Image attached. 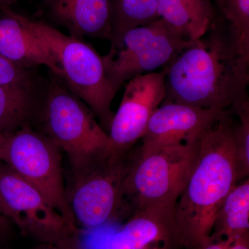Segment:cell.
<instances>
[{"label": "cell", "instance_id": "6da1fadb", "mask_svg": "<svg viewBox=\"0 0 249 249\" xmlns=\"http://www.w3.org/2000/svg\"><path fill=\"white\" fill-rule=\"evenodd\" d=\"M163 69V102L224 110L248 95L249 60L241 55L217 16L202 37Z\"/></svg>", "mask_w": 249, "mask_h": 249}, {"label": "cell", "instance_id": "7a4b0ae2", "mask_svg": "<svg viewBox=\"0 0 249 249\" xmlns=\"http://www.w3.org/2000/svg\"><path fill=\"white\" fill-rule=\"evenodd\" d=\"M230 108L201 134L199 158L174 209L181 246L197 249L209 239L214 216L238 182Z\"/></svg>", "mask_w": 249, "mask_h": 249}, {"label": "cell", "instance_id": "3957f363", "mask_svg": "<svg viewBox=\"0 0 249 249\" xmlns=\"http://www.w3.org/2000/svg\"><path fill=\"white\" fill-rule=\"evenodd\" d=\"M17 17L49 49L61 70L60 79L93 111L109 134L114 113L111 103L117 91L106 73L103 57L91 45L74 38L42 21Z\"/></svg>", "mask_w": 249, "mask_h": 249}, {"label": "cell", "instance_id": "277c9868", "mask_svg": "<svg viewBox=\"0 0 249 249\" xmlns=\"http://www.w3.org/2000/svg\"><path fill=\"white\" fill-rule=\"evenodd\" d=\"M139 149H109L76 169H71L67 201L75 222L87 228L101 227L129 211L124 197L126 178Z\"/></svg>", "mask_w": 249, "mask_h": 249}, {"label": "cell", "instance_id": "5b68a950", "mask_svg": "<svg viewBox=\"0 0 249 249\" xmlns=\"http://www.w3.org/2000/svg\"><path fill=\"white\" fill-rule=\"evenodd\" d=\"M201 135L143 154L139 150L124 186L132 214L143 208L175 206L199 158Z\"/></svg>", "mask_w": 249, "mask_h": 249}, {"label": "cell", "instance_id": "8992f818", "mask_svg": "<svg viewBox=\"0 0 249 249\" xmlns=\"http://www.w3.org/2000/svg\"><path fill=\"white\" fill-rule=\"evenodd\" d=\"M47 88L42 111L44 133L67 154L71 169L111 148L109 134L82 100L56 80Z\"/></svg>", "mask_w": 249, "mask_h": 249}, {"label": "cell", "instance_id": "52a82bcc", "mask_svg": "<svg viewBox=\"0 0 249 249\" xmlns=\"http://www.w3.org/2000/svg\"><path fill=\"white\" fill-rule=\"evenodd\" d=\"M60 148L45 133L25 126L6 138L1 161L36 188L78 231L67 201Z\"/></svg>", "mask_w": 249, "mask_h": 249}, {"label": "cell", "instance_id": "ba28073f", "mask_svg": "<svg viewBox=\"0 0 249 249\" xmlns=\"http://www.w3.org/2000/svg\"><path fill=\"white\" fill-rule=\"evenodd\" d=\"M193 42L185 40L160 18L129 29L102 56L108 78L118 92L134 77L164 68Z\"/></svg>", "mask_w": 249, "mask_h": 249}, {"label": "cell", "instance_id": "9c48e42d", "mask_svg": "<svg viewBox=\"0 0 249 249\" xmlns=\"http://www.w3.org/2000/svg\"><path fill=\"white\" fill-rule=\"evenodd\" d=\"M0 199L21 233L51 245L74 242L78 231L30 183L0 160Z\"/></svg>", "mask_w": 249, "mask_h": 249}, {"label": "cell", "instance_id": "30bf717a", "mask_svg": "<svg viewBox=\"0 0 249 249\" xmlns=\"http://www.w3.org/2000/svg\"><path fill=\"white\" fill-rule=\"evenodd\" d=\"M165 71L134 77L124 85V95L109 129L111 148L126 150L142 139L147 124L165 98Z\"/></svg>", "mask_w": 249, "mask_h": 249}, {"label": "cell", "instance_id": "8fae6325", "mask_svg": "<svg viewBox=\"0 0 249 249\" xmlns=\"http://www.w3.org/2000/svg\"><path fill=\"white\" fill-rule=\"evenodd\" d=\"M223 111L218 108L202 109L180 103H162L148 121L141 139L139 153L194 140L217 120Z\"/></svg>", "mask_w": 249, "mask_h": 249}, {"label": "cell", "instance_id": "7c38bea8", "mask_svg": "<svg viewBox=\"0 0 249 249\" xmlns=\"http://www.w3.org/2000/svg\"><path fill=\"white\" fill-rule=\"evenodd\" d=\"M175 206L137 210L112 236L108 249H175L180 247Z\"/></svg>", "mask_w": 249, "mask_h": 249}, {"label": "cell", "instance_id": "4fadbf2b", "mask_svg": "<svg viewBox=\"0 0 249 249\" xmlns=\"http://www.w3.org/2000/svg\"><path fill=\"white\" fill-rule=\"evenodd\" d=\"M45 17L74 38L111 39V0H42Z\"/></svg>", "mask_w": 249, "mask_h": 249}, {"label": "cell", "instance_id": "5bb4252c", "mask_svg": "<svg viewBox=\"0 0 249 249\" xmlns=\"http://www.w3.org/2000/svg\"><path fill=\"white\" fill-rule=\"evenodd\" d=\"M0 55L23 68L44 66L57 78L61 76V70L49 49L9 6L0 7Z\"/></svg>", "mask_w": 249, "mask_h": 249}, {"label": "cell", "instance_id": "9a60e30c", "mask_svg": "<svg viewBox=\"0 0 249 249\" xmlns=\"http://www.w3.org/2000/svg\"><path fill=\"white\" fill-rule=\"evenodd\" d=\"M157 9L160 19L189 41L202 37L217 16L212 0H157Z\"/></svg>", "mask_w": 249, "mask_h": 249}, {"label": "cell", "instance_id": "2e32d148", "mask_svg": "<svg viewBox=\"0 0 249 249\" xmlns=\"http://www.w3.org/2000/svg\"><path fill=\"white\" fill-rule=\"evenodd\" d=\"M37 80L25 84L0 85V134L9 136L31 125L38 107Z\"/></svg>", "mask_w": 249, "mask_h": 249}, {"label": "cell", "instance_id": "e0dca14e", "mask_svg": "<svg viewBox=\"0 0 249 249\" xmlns=\"http://www.w3.org/2000/svg\"><path fill=\"white\" fill-rule=\"evenodd\" d=\"M249 235V179L237 183L214 216L211 237L229 241Z\"/></svg>", "mask_w": 249, "mask_h": 249}, {"label": "cell", "instance_id": "ac0fdd59", "mask_svg": "<svg viewBox=\"0 0 249 249\" xmlns=\"http://www.w3.org/2000/svg\"><path fill=\"white\" fill-rule=\"evenodd\" d=\"M159 19L157 0H111V45L129 29Z\"/></svg>", "mask_w": 249, "mask_h": 249}, {"label": "cell", "instance_id": "d6986e66", "mask_svg": "<svg viewBox=\"0 0 249 249\" xmlns=\"http://www.w3.org/2000/svg\"><path fill=\"white\" fill-rule=\"evenodd\" d=\"M239 52L249 60V0H212Z\"/></svg>", "mask_w": 249, "mask_h": 249}, {"label": "cell", "instance_id": "ffe728a7", "mask_svg": "<svg viewBox=\"0 0 249 249\" xmlns=\"http://www.w3.org/2000/svg\"><path fill=\"white\" fill-rule=\"evenodd\" d=\"M237 119L234 124L235 158L238 181L249 175V99L248 95L237 100L231 106Z\"/></svg>", "mask_w": 249, "mask_h": 249}, {"label": "cell", "instance_id": "44dd1931", "mask_svg": "<svg viewBox=\"0 0 249 249\" xmlns=\"http://www.w3.org/2000/svg\"><path fill=\"white\" fill-rule=\"evenodd\" d=\"M36 80L32 70L23 68L0 55V85L25 84Z\"/></svg>", "mask_w": 249, "mask_h": 249}, {"label": "cell", "instance_id": "7402d4cb", "mask_svg": "<svg viewBox=\"0 0 249 249\" xmlns=\"http://www.w3.org/2000/svg\"><path fill=\"white\" fill-rule=\"evenodd\" d=\"M11 223L12 222L10 218L9 211L0 199V238L7 232Z\"/></svg>", "mask_w": 249, "mask_h": 249}, {"label": "cell", "instance_id": "603a6c76", "mask_svg": "<svg viewBox=\"0 0 249 249\" xmlns=\"http://www.w3.org/2000/svg\"><path fill=\"white\" fill-rule=\"evenodd\" d=\"M233 241L222 240L210 237L206 242L197 249H229Z\"/></svg>", "mask_w": 249, "mask_h": 249}, {"label": "cell", "instance_id": "cb8c5ba5", "mask_svg": "<svg viewBox=\"0 0 249 249\" xmlns=\"http://www.w3.org/2000/svg\"><path fill=\"white\" fill-rule=\"evenodd\" d=\"M229 249H249V235L236 239L232 242Z\"/></svg>", "mask_w": 249, "mask_h": 249}, {"label": "cell", "instance_id": "d4e9b609", "mask_svg": "<svg viewBox=\"0 0 249 249\" xmlns=\"http://www.w3.org/2000/svg\"><path fill=\"white\" fill-rule=\"evenodd\" d=\"M74 242L72 243L67 244L64 245H48L49 247L46 249H74L75 247L73 246Z\"/></svg>", "mask_w": 249, "mask_h": 249}, {"label": "cell", "instance_id": "484cf974", "mask_svg": "<svg viewBox=\"0 0 249 249\" xmlns=\"http://www.w3.org/2000/svg\"><path fill=\"white\" fill-rule=\"evenodd\" d=\"M9 136L1 135L0 134V160H1V155H2L3 150H4V147L5 142H6V138Z\"/></svg>", "mask_w": 249, "mask_h": 249}, {"label": "cell", "instance_id": "4316f807", "mask_svg": "<svg viewBox=\"0 0 249 249\" xmlns=\"http://www.w3.org/2000/svg\"><path fill=\"white\" fill-rule=\"evenodd\" d=\"M17 1L18 0H0V7H1V6H9V7H11V5Z\"/></svg>", "mask_w": 249, "mask_h": 249}, {"label": "cell", "instance_id": "83f0119b", "mask_svg": "<svg viewBox=\"0 0 249 249\" xmlns=\"http://www.w3.org/2000/svg\"><path fill=\"white\" fill-rule=\"evenodd\" d=\"M0 249H1V248H0Z\"/></svg>", "mask_w": 249, "mask_h": 249}]
</instances>
